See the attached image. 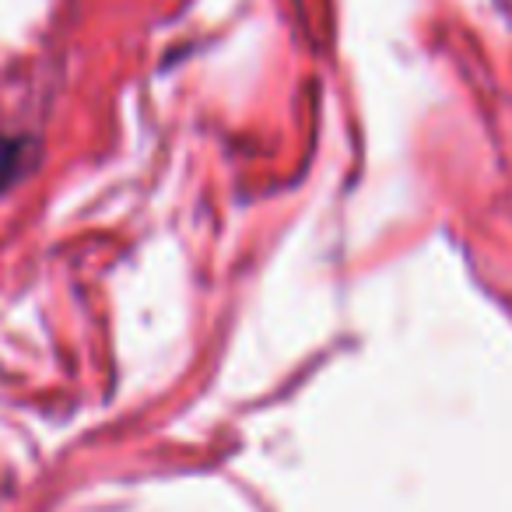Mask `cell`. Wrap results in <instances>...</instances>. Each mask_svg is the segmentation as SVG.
Listing matches in <instances>:
<instances>
[{
  "mask_svg": "<svg viewBox=\"0 0 512 512\" xmlns=\"http://www.w3.org/2000/svg\"><path fill=\"white\" fill-rule=\"evenodd\" d=\"M22 162H25V148L15 137L0 134V193L8 190L18 176H22Z\"/></svg>",
  "mask_w": 512,
  "mask_h": 512,
  "instance_id": "obj_1",
  "label": "cell"
}]
</instances>
